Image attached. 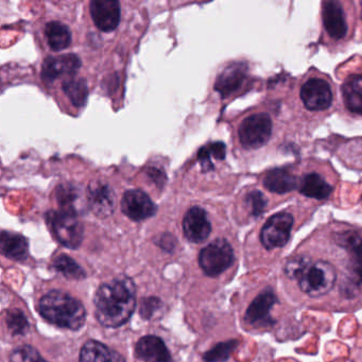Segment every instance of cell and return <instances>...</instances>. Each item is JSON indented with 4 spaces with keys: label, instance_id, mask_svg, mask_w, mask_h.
I'll use <instances>...</instances> for the list:
<instances>
[{
    "label": "cell",
    "instance_id": "obj_30",
    "mask_svg": "<svg viewBox=\"0 0 362 362\" xmlns=\"http://www.w3.org/2000/svg\"><path fill=\"white\" fill-rule=\"evenodd\" d=\"M6 322H7L8 329L10 330L12 334L22 336V334H25L28 332V320H27V317H25L24 313L20 309H13V310L8 311Z\"/></svg>",
    "mask_w": 362,
    "mask_h": 362
},
{
    "label": "cell",
    "instance_id": "obj_8",
    "mask_svg": "<svg viewBox=\"0 0 362 362\" xmlns=\"http://www.w3.org/2000/svg\"><path fill=\"white\" fill-rule=\"evenodd\" d=\"M46 221L57 240L69 247L78 249L83 240V226L77 216L64 211H48Z\"/></svg>",
    "mask_w": 362,
    "mask_h": 362
},
{
    "label": "cell",
    "instance_id": "obj_27",
    "mask_svg": "<svg viewBox=\"0 0 362 362\" xmlns=\"http://www.w3.org/2000/svg\"><path fill=\"white\" fill-rule=\"evenodd\" d=\"M54 268L56 269L61 274L64 275L67 279H82L86 276V273L83 269L69 256L62 254L54 259L52 264Z\"/></svg>",
    "mask_w": 362,
    "mask_h": 362
},
{
    "label": "cell",
    "instance_id": "obj_23",
    "mask_svg": "<svg viewBox=\"0 0 362 362\" xmlns=\"http://www.w3.org/2000/svg\"><path fill=\"white\" fill-rule=\"evenodd\" d=\"M80 362H126V360L119 353L103 343L90 340L80 351Z\"/></svg>",
    "mask_w": 362,
    "mask_h": 362
},
{
    "label": "cell",
    "instance_id": "obj_16",
    "mask_svg": "<svg viewBox=\"0 0 362 362\" xmlns=\"http://www.w3.org/2000/svg\"><path fill=\"white\" fill-rule=\"evenodd\" d=\"M56 198L61 211L73 215H82L88 206V192L77 184L65 183L58 186Z\"/></svg>",
    "mask_w": 362,
    "mask_h": 362
},
{
    "label": "cell",
    "instance_id": "obj_7",
    "mask_svg": "<svg viewBox=\"0 0 362 362\" xmlns=\"http://www.w3.org/2000/svg\"><path fill=\"white\" fill-rule=\"evenodd\" d=\"M273 131L272 116L268 112H255L241 122L238 128L239 141L245 149H260L270 141Z\"/></svg>",
    "mask_w": 362,
    "mask_h": 362
},
{
    "label": "cell",
    "instance_id": "obj_20",
    "mask_svg": "<svg viewBox=\"0 0 362 362\" xmlns=\"http://www.w3.org/2000/svg\"><path fill=\"white\" fill-rule=\"evenodd\" d=\"M135 356L144 362H173L164 341L151 334L139 339L135 346Z\"/></svg>",
    "mask_w": 362,
    "mask_h": 362
},
{
    "label": "cell",
    "instance_id": "obj_3",
    "mask_svg": "<svg viewBox=\"0 0 362 362\" xmlns=\"http://www.w3.org/2000/svg\"><path fill=\"white\" fill-rule=\"evenodd\" d=\"M42 317L54 325L78 330L86 321V310L81 302L64 292H48L39 302Z\"/></svg>",
    "mask_w": 362,
    "mask_h": 362
},
{
    "label": "cell",
    "instance_id": "obj_21",
    "mask_svg": "<svg viewBox=\"0 0 362 362\" xmlns=\"http://www.w3.org/2000/svg\"><path fill=\"white\" fill-rule=\"evenodd\" d=\"M247 79V66L243 63H233L216 80L215 90L223 98L236 93Z\"/></svg>",
    "mask_w": 362,
    "mask_h": 362
},
{
    "label": "cell",
    "instance_id": "obj_29",
    "mask_svg": "<svg viewBox=\"0 0 362 362\" xmlns=\"http://www.w3.org/2000/svg\"><path fill=\"white\" fill-rule=\"evenodd\" d=\"M238 341L230 340L226 342L218 343L215 347L206 351L203 359L205 362H226L230 358L232 351L236 349Z\"/></svg>",
    "mask_w": 362,
    "mask_h": 362
},
{
    "label": "cell",
    "instance_id": "obj_17",
    "mask_svg": "<svg viewBox=\"0 0 362 362\" xmlns=\"http://www.w3.org/2000/svg\"><path fill=\"white\" fill-rule=\"evenodd\" d=\"M90 14L97 28L103 33H111L119 25L120 4L116 0H93Z\"/></svg>",
    "mask_w": 362,
    "mask_h": 362
},
{
    "label": "cell",
    "instance_id": "obj_19",
    "mask_svg": "<svg viewBox=\"0 0 362 362\" xmlns=\"http://www.w3.org/2000/svg\"><path fill=\"white\" fill-rule=\"evenodd\" d=\"M262 185L268 192L281 196L298 189V177L290 168L272 169L264 173Z\"/></svg>",
    "mask_w": 362,
    "mask_h": 362
},
{
    "label": "cell",
    "instance_id": "obj_12",
    "mask_svg": "<svg viewBox=\"0 0 362 362\" xmlns=\"http://www.w3.org/2000/svg\"><path fill=\"white\" fill-rule=\"evenodd\" d=\"M156 205L146 192L131 189L122 199V211L133 221H143L156 215Z\"/></svg>",
    "mask_w": 362,
    "mask_h": 362
},
{
    "label": "cell",
    "instance_id": "obj_13",
    "mask_svg": "<svg viewBox=\"0 0 362 362\" xmlns=\"http://www.w3.org/2000/svg\"><path fill=\"white\" fill-rule=\"evenodd\" d=\"M88 206L99 218H107L115 209V194L111 186L103 181H92L88 184Z\"/></svg>",
    "mask_w": 362,
    "mask_h": 362
},
{
    "label": "cell",
    "instance_id": "obj_15",
    "mask_svg": "<svg viewBox=\"0 0 362 362\" xmlns=\"http://www.w3.org/2000/svg\"><path fill=\"white\" fill-rule=\"evenodd\" d=\"M277 303V296L272 289L260 292L247 307L245 321L250 325L262 326L274 323L271 317V310Z\"/></svg>",
    "mask_w": 362,
    "mask_h": 362
},
{
    "label": "cell",
    "instance_id": "obj_14",
    "mask_svg": "<svg viewBox=\"0 0 362 362\" xmlns=\"http://www.w3.org/2000/svg\"><path fill=\"white\" fill-rule=\"evenodd\" d=\"M81 67V60L74 54L48 57L42 65V78L45 81L52 82L61 77H71Z\"/></svg>",
    "mask_w": 362,
    "mask_h": 362
},
{
    "label": "cell",
    "instance_id": "obj_11",
    "mask_svg": "<svg viewBox=\"0 0 362 362\" xmlns=\"http://www.w3.org/2000/svg\"><path fill=\"white\" fill-rule=\"evenodd\" d=\"M334 190V180L327 179L322 171L308 170L298 177V192L306 198L327 200Z\"/></svg>",
    "mask_w": 362,
    "mask_h": 362
},
{
    "label": "cell",
    "instance_id": "obj_2",
    "mask_svg": "<svg viewBox=\"0 0 362 362\" xmlns=\"http://www.w3.org/2000/svg\"><path fill=\"white\" fill-rule=\"evenodd\" d=\"M285 273L296 281L303 293L311 298L325 296L336 285V269L330 262L323 259L296 256L288 260Z\"/></svg>",
    "mask_w": 362,
    "mask_h": 362
},
{
    "label": "cell",
    "instance_id": "obj_6",
    "mask_svg": "<svg viewBox=\"0 0 362 362\" xmlns=\"http://www.w3.org/2000/svg\"><path fill=\"white\" fill-rule=\"evenodd\" d=\"M337 247L344 250L346 256L345 270H346V285L353 291L362 285V232L344 228L332 235Z\"/></svg>",
    "mask_w": 362,
    "mask_h": 362
},
{
    "label": "cell",
    "instance_id": "obj_33",
    "mask_svg": "<svg viewBox=\"0 0 362 362\" xmlns=\"http://www.w3.org/2000/svg\"><path fill=\"white\" fill-rule=\"evenodd\" d=\"M148 173H149V177H152V180L154 179V181L158 185H160V184L163 185L162 181H166V177H165L164 173H163V171L160 173L158 169L151 168Z\"/></svg>",
    "mask_w": 362,
    "mask_h": 362
},
{
    "label": "cell",
    "instance_id": "obj_18",
    "mask_svg": "<svg viewBox=\"0 0 362 362\" xmlns=\"http://www.w3.org/2000/svg\"><path fill=\"white\" fill-rule=\"evenodd\" d=\"M183 230L190 243H201L206 240L211 232L206 211L199 206L192 207L184 216Z\"/></svg>",
    "mask_w": 362,
    "mask_h": 362
},
{
    "label": "cell",
    "instance_id": "obj_28",
    "mask_svg": "<svg viewBox=\"0 0 362 362\" xmlns=\"http://www.w3.org/2000/svg\"><path fill=\"white\" fill-rule=\"evenodd\" d=\"M226 148L223 143L209 144L206 147L201 148L199 151L198 158L202 165L205 171L211 170L214 168L213 163H211V156L216 160H222L226 158Z\"/></svg>",
    "mask_w": 362,
    "mask_h": 362
},
{
    "label": "cell",
    "instance_id": "obj_32",
    "mask_svg": "<svg viewBox=\"0 0 362 362\" xmlns=\"http://www.w3.org/2000/svg\"><path fill=\"white\" fill-rule=\"evenodd\" d=\"M245 204H247L250 213L257 217L266 211L267 206H268V199L259 190L254 189L251 190L245 197Z\"/></svg>",
    "mask_w": 362,
    "mask_h": 362
},
{
    "label": "cell",
    "instance_id": "obj_34",
    "mask_svg": "<svg viewBox=\"0 0 362 362\" xmlns=\"http://www.w3.org/2000/svg\"><path fill=\"white\" fill-rule=\"evenodd\" d=\"M360 7H361V10H360V18H361V22H362V1L360 3Z\"/></svg>",
    "mask_w": 362,
    "mask_h": 362
},
{
    "label": "cell",
    "instance_id": "obj_31",
    "mask_svg": "<svg viewBox=\"0 0 362 362\" xmlns=\"http://www.w3.org/2000/svg\"><path fill=\"white\" fill-rule=\"evenodd\" d=\"M9 362H48L31 345H22L12 351Z\"/></svg>",
    "mask_w": 362,
    "mask_h": 362
},
{
    "label": "cell",
    "instance_id": "obj_24",
    "mask_svg": "<svg viewBox=\"0 0 362 362\" xmlns=\"http://www.w3.org/2000/svg\"><path fill=\"white\" fill-rule=\"evenodd\" d=\"M0 249L6 257L23 262L28 257V240L24 236L4 230L0 236Z\"/></svg>",
    "mask_w": 362,
    "mask_h": 362
},
{
    "label": "cell",
    "instance_id": "obj_26",
    "mask_svg": "<svg viewBox=\"0 0 362 362\" xmlns=\"http://www.w3.org/2000/svg\"><path fill=\"white\" fill-rule=\"evenodd\" d=\"M63 90L75 107H83L88 100V88L82 78H69L63 82Z\"/></svg>",
    "mask_w": 362,
    "mask_h": 362
},
{
    "label": "cell",
    "instance_id": "obj_1",
    "mask_svg": "<svg viewBox=\"0 0 362 362\" xmlns=\"http://www.w3.org/2000/svg\"><path fill=\"white\" fill-rule=\"evenodd\" d=\"M96 317L105 327H119L126 324L136 307V289L132 279H116L103 284L94 296Z\"/></svg>",
    "mask_w": 362,
    "mask_h": 362
},
{
    "label": "cell",
    "instance_id": "obj_25",
    "mask_svg": "<svg viewBox=\"0 0 362 362\" xmlns=\"http://www.w3.org/2000/svg\"><path fill=\"white\" fill-rule=\"evenodd\" d=\"M45 35L48 46L54 52H61L71 45V33L69 27L61 22H50L46 25Z\"/></svg>",
    "mask_w": 362,
    "mask_h": 362
},
{
    "label": "cell",
    "instance_id": "obj_5",
    "mask_svg": "<svg viewBox=\"0 0 362 362\" xmlns=\"http://www.w3.org/2000/svg\"><path fill=\"white\" fill-rule=\"evenodd\" d=\"M303 107L310 113L328 111L334 105V88L332 80L323 74H310L303 78L298 90Z\"/></svg>",
    "mask_w": 362,
    "mask_h": 362
},
{
    "label": "cell",
    "instance_id": "obj_10",
    "mask_svg": "<svg viewBox=\"0 0 362 362\" xmlns=\"http://www.w3.org/2000/svg\"><path fill=\"white\" fill-rule=\"evenodd\" d=\"M294 226V216L287 211L271 216L260 230L259 239L264 249H281L289 243L292 228Z\"/></svg>",
    "mask_w": 362,
    "mask_h": 362
},
{
    "label": "cell",
    "instance_id": "obj_4",
    "mask_svg": "<svg viewBox=\"0 0 362 362\" xmlns=\"http://www.w3.org/2000/svg\"><path fill=\"white\" fill-rule=\"evenodd\" d=\"M349 3L328 0L322 3V26L327 43H346L353 33V18Z\"/></svg>",
    "mask_w": 362,
    "mask_h": 362
},
{
    "label": "cell",
    "instance_id": "obj_22",
    "mask_svg": "<svg viewBox=\"0 0 362 362\" xmlns=\"http://www.w3.org/2000/svg\"><path fill=\"white\" fill-rule=\"evenodd\" d=\"M345 109L362 117V69L349 75L341 86Z\"/></svg>",
    "mask_w": 362,
    "mask_h": 362
},
{
    "label": "cell",
    "instance_id": "obj_9",
    "mask_svg": "<svg viewBox=\"0 0 362 362\" xmlns=\"http://www.w3.org/2000/svg\"><path fill=\"white\" fill-rule=\"evenodd\" d=\"M234 250L228 240L218 238L201 250L199 264L205 274L216 277L234 264Z\"/></svg>",
    "mask_w": 362,
    "mask_h": 362
}]
</instances>
